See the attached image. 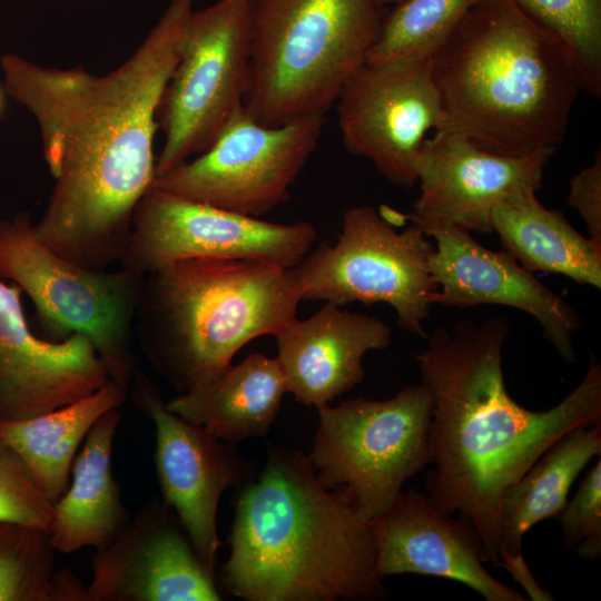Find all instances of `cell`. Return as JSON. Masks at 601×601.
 <instances>
[{"mask_svg":"<svg viewBox=\"0 0 601 601\" xmlns=\"http://www.w3.org/2000/svg\"><path fill=\"white\" fill-rule=\"evenodd\" d=\"M194 2L171 0L136 51L106 75L0 58L6 92L35 117L55 179L35 234L77 265L105 270L125 255L135 210L155 179L157 112Z\"/></svg>","mask_w":601,"mask_h":601,"instance_id":"cell-1","label":"cell"},{"mask_svg":"<svg viewBox=\"0 0 601 601\" xmlns=\"http://www.w3.org/2000/svg\"><path fill=\"white\" fill-rule=\"evenodd\" d=\"M510 324L500 316L443 326L415 354L433 401L426 477L431 501L476 534L484 562L500 559L503 503L520 477L571 430L601 423V364L591 353L580 383L555 406L531 411L509 394L503 346Z\"/></svg>","mask_w":601,"mask_h":601,"instance_id":"cell-2","label":"cell"},{"mask_svg":"<svg viewBox=\"0 0 601 601\" xmlns=\"http://www.w3.org/2000/svg\"><path fill=\"white\" fill-rule=\"evenodd\" d=\"M221 570L247 601H377L368 522L318 480L307 455L269 444L263 470L239 487Z\"/></svg>","mask_w":601,"mask_h":601,"instance_id":"cell-3","label":"cell"},{"mask_svg":"<svg viewBox=\"0 0 601 601\" xmlns=\"http://www.w3.org/2000/svg\"><path fill=\"white\" fill-rule=\"evenodd\" d=\"M443 121L493 152L524 156L564 139L582 90L564 41L519 0H482L431 57Z\"/></svg>","mask_w":601,"mask_h":601,"instance_id":"cell-4","label":"cell"},{"mask_svg":"<svg viewBox=\"0 0 601 601\" xmlns=\"http://www.w3.org/2000/svg\"><path fill=\"white\" fill-rule=\"evenodd\" d=\"M300 302L292 268L180 259L144 275L135 337L150 366L180 394L230 365L250 341L275 336Z\"/></svg>","mask_w":601,"mask_h":601,"instance_id":"cell-5","label":"cell"},{"mask_svg":"<svg viewBox=\"0 0 601 601\" xmlns=\"http://www.w3.org/2000/svg\"><path fill=\"white\" fill-rule=\"evenodd\" d=\"M386 14L380 0H249L245 109L269 127L325 116Z\"/></svg>","mask_w":601,"mask_h":601,"instance_id":"cell-6","label":"cell"},{"mask_svg":"<svg viewBox=\"0 0 601 601\" xmlns=\"http://www.w3.org/2000/svg\"><path fill=\"white\" fill-rule=\"evenodd\" d=\"M145 274L120 267L95 270L46 247L28 211L0 221V279L18 285L58 341L86 337L109 381L128 391L136 367L135 314Z\"/></svg>","mask_w":601,"mask_h":601,"instance_id":"cell-7","label":"cell"},{"mask_svg":"<svg viewBox=\"0 0 601 601\" xmlns=\"http://www.w3.org/2000/svg\"><path fill=\"white\" fill-rule=\"evenodd\" d=\"M317 408L307 457L319 482L366 522L385 512L403 484L433 461V401L423 383L387 400L356 397Z\"/></svg>","mask_w":601,"mask_h":601,"instance_id":"cell-8","label":"cell"},{"mask_svg":"<svg viewBox=\"0 0 601 601\" xmlns=\"http://www.w3.org/2000/svg\"><path fill=\"white\" fill-rule=\"evenodd\" d=\"M400 214L368 205L346 209L335 244L322 242L292 268L302 300L384 303L400 328L427 338L431 295L437 285L428 262L431 237L411 225L398 231Z\"/></svg>","mask_w":601,"mask_h":601,"instance_id":"cell-9","label":"cell"},{"mask_svg":"<svg viewBox=\"0 0 601 601\" xmlns=\"http://www.w3.org/2000/svg\"><path fill=\"white\" fill-rule=\"evenodd\" d=\"M249 62V0H217L191 11L157 112L164 144L155 177L210 146L243 106Z\"/></svg>","mask_w":601,"mask_h":601,"instance_id":"cell-10","label":"cell"},{"mask_svg":"<svg viewBox=\"0 0 601 601\" xmlns=\"http://www.w3.org/2000/svg\"><path fill=\"white\" fill-rule=\"evenodd\" d=\"M325 116L269 127L244 105L210 146L155 177L151 187L235 213L260 217L290 196V187L317 148Z\"/></svg>","mask_w":601,"mask_h":601,"instance_id":"cell-11","label":"cell"},{"mask_svg":"<svg viewBox=\"0 0 601 601\" xmlns=\"http://www.w3.org/2000/svg\"><path fill=\"white\" fill-rule=\"evenodd\" d=\"M317 236L305 220L266 221L150 187L135 210L119 264L141 274L189 258L258 260L289 269Z\"/></svg>","mask_w":601,"mask_h":601,"instance_id":"cell-12","label":"cell"},{"mask_svg":"<svg viewBox=\"0 0 601 601\" xmlns=\"http://www.w3.org/2000/svg\"><path fill=\"white\" fill-rule=\"evenodd\" d=\"M335 104L346 150L370 160L390 183L412 187L425 136L443 121L431 58L365 61Z\"/></svg>","mask_w":601,"mask_h":601,"instance_id":"cell-13","label":"cell"},{"mask_svg":"<svg viewBox=\"0 0 601 601\" xmlns=\"http://www.w3.org/2000/svg\"><path fill=\"white\" fill-rule=\"evenodd\" d=\"M132 402L154 424L155 469L161 497L173 509L196 554L215 575L220 541L217 511L223 493L254 476L234 447L173 413L142 372L132 380Z\"/></svg>","mask_w":601,"mask_h":601,"instance_id":"cell-14","label":"cell"},{"mask_svg":"<svg viewBox=\"0 0 601 601\" xmlns=\"http://www.w3.org/2000/svg\"><path fill=\"white\" fill-rule=\"evenodd\" d=\"M553 152L502 155L456 132L436 130L418 155L420 195L402 217L430 237L445 228L490 234L495 206L515 191H538Z\"/></svg>","mask_w":601,"mask_h":601,"instance_id":"cell-15","label":"cell"},{"mask_svg":"<svg viewBox=\"0 0 601 601\" xmlns=\"http://www.w3.org/2000/svg\"><path fill=\"white\" fill-rule=\"evenodd\" d=\"M89 601H219L211 574L173 509L151 497L91 558Z\"/></svg>","mask_w":601,"mask_h":601,"instance_id":"cell-16","label":"cell"},{"mask_svg":"<svg viewBox=\"0 0 601 601\" xmlns=\"http://www.w3.org/2000/svg\"><path fill=\"white\" fill-rule=\"evenodd\" d=\"M428 262L437 285L432 304L467 308L502 305L532 316L542 336L566 363L575 361L574 335L581 326L578 312L542 284L509 253L477 243L470 231L445 228L435 231Z\"/></svg>","mask_w":601,"mask_h":601,"instance_id":"cell-17","label":"cell"},{"mask_svg":"<svg viewBox=\"0 0 601 601\" xmlns=\"http://www.w3.org/2000/svg\"><path fill=\"white\" fill-rule=\"evenodd\" d=\"M18 285L0 279V421L32 417L78 401L108 381L91 343L43 339L29 327Z\"/></svg>","mask_w":601,"mask_h":601,"instance_id":"cell-18","label":"cell"},{"mask_svg":"<svg viewBox=\"0 0 601 601\" xmlns=\"http://www.w3.org/2000/svg\"><path fill=\"white\" fill-rule=\"evenodd\" d=\"M380 579L414 573L465 584L486 601H526L492 577L474 531L459 516L446 514L426 493L401 492L392 505L368 522Z\"/></svg>","mask_w":601,"mask_h":601,"instance_id":"cell-19","label":"cell"},{"mask_svg":"<svg viewBox=\"0 0 601 601\" xmlns=\"http://www.w3.org/2000/svg\"><path fill=\"white\" fill-rule=\"evenodd\" d=\"M275 338L287 393L321 407L363 382V357L387 348L392 329L375 316L325 302L307 318H293Z\"/></svg>","mask_w":601,"mask_h":601,"instance_id":"cell-20","label":"cell"},{"mask_svg":"<svg viewBox=\"0 0 601 601\" xmlns=\"http://www.w3.org/2000/svg\"><path fill=\"white\" fill-rule=\"evenodd\" d=\"M120 421L121 407L101 415L75 457L69 484L53 503L47 531L56 552L104 548L130 520L112 469L114 442Z\"/></svg>","mask_w":601,"mask_h":601,"instance_id":"cell-21","label":"cell"},{"mask_svg":"<svg viewBox=\"0 0 601 601\" xmlns=\"http://www.w3.org/2000/svg\"><path fill=\"white\" fill-rule=\"evenodd\" d=\"M285 393L277 358L253 353L166 404L181 418L235 445L267 433Z\"/></svg>","mask_w":601,"mask_h":601,"instance_id":"cell-22","label":"cell"},{"mask_svg":"<svg viewBox=\"0 0 601 601\" xmlns=\"http://www.w3.org/2000/svg\"><path fill=\"white\" fill-rule=\"evenodd\" d=\"M492 230L529 272L601 288V244L581 235L562 211L543 206L536 190L522 189L501 200L492 213Z\"/></svg>","mask_w":601,"mask_h":601,"instance_id":"cell-23","label":"cell"},{"mask_svg":"<svg viewBox=\"0 0 601 601\" xmlns=\"http://www.w3.org/2000/svg\"><path fill=\"white\" fill-rule=\"evenodd\" d=\"M126 390L108 381L93 393L56 410L13 421H0V440L23 461L55 503L66 491L72 463L98 418L122 407Z\"/></svg>","mask_w":601,"mask_h":601,"instance_id":"cell-24","label":"cell"},{"mask_svg":"<svg viewBox=\"0 0 601 601\" xmlns=\"http://www.w3.org/2000/svg\"><path fill=\"white\" fill-rule=\"evenodd\" d=\"M600 454L601 423L571 430L536 459L503 503L500 556L522 553L523 538L529 530L543 520L559 516L573 482Z\"/></svg>","mask_w":601,"mask_h":601,"instance_id":"cell-25","label":"cell"},{"mask_svg":"<svg viewBox=\"0 0 601 601\" xmlns=\"http://www.w3.org/2000/svg\"><path fill=\"white\" fill-rule=\"evenodd\" d=\"M482 0H402L386 14L365 61L428 59Z\"/></svg>","mask_w":601,"mask_h":601,"instance_id":"cell-26","label":"cell"},{"mask_svg":"<svg viewBox=\"0 0 601 601\" xmlns=\"http://www.w3.org/2000/svg\"><path fill=\"white\" fill-rule=\"evenodd\" d=\"M55 553L47 531L0 522V601H57Z\"/></svg>","mask_w":601,"mask_h":601,"instance_id":"cell-27","label":"cell"},{"mask_svg":"<svg viewBox=\"0 0 601 601\" xmlns=\"http://www.w3.org/2000/svg\"><path fill=\"white\" fill-rule=\"evenodd\" d=\"M539 23L569 48L582 90L601 97V0H519Z\"/></svg>","mask_w":601,"mask_h":601,"instance_id":"cell-28","label":"cell"},{"mask_svg":"<svg viewBox=\"0 0 601 601\" xmlns=\"http://www.w3.org/2000/svg\"><path fill=\"white\" fill-rule=\"evenodd\" d=\"M52 513L53 502L19 455L0 440V522L48 531Z\"/></svg>","mask_w":601,"mask_h":601,"instance_id":"cell-29","label":"cell"},{"mask_svg":"<svg viewBox=\"0 0 601 601\" xmlns=\"http://www.w3.org/2000/svg\"><path fill=\"white\" fill-rule=\"evenodd\" d=\"M564 544L584 560L601 555V460L588 471L558 516Z\"/></svg>","mask_w":601,"mask_h":601,"instance_id":"cell-30","label":"cell"},{"mask_svg":"<svg viewBox=\"0 0 601 601\" xmlns=\"http://www.w3.org/2000/svg\"><path fill=\"white\" fill-rule=\"evenodd\" d=\"M566 201L582 218L589 237L601 244V150L591 165L572 176Z\"/></svg>","mask_w":601,"mask_h":601,"instance_id":"cell-31","label":"cell"},{"mask_svg":"<svg viewBox=\"0 0 601 601\" xmlns=\"http://www.w3.org/2000/svg\"><path fill=\"white\" fill-rule=\"evenodd\" d=\"M495 566H502L506 569V571L511 572L514 580L524 587L528 595L532 597L533 600H553L551 594L542 590L536 583L523 559L522 553L516 555L502 553Z\"/></svg>","mask_w":601,"mask_h":601,"instance_id":"cell-32","label":"cell"},{"mask_svg":"<svg viewBox=\"0 0 601 601\" xmlns=\"http://www.w3.org/2000/svg\"><path fill=\"white\" fill-rule=\"evenodd\" d=\"M6 89L0 85V117L3 115L6 108Z\"/></svg>","mask_w":601,"mask_h":601,"instance_id":"cell-33","label":"cell"},{"mask_svg":"<svg viewBox=\"0 0 601 601\" xmlns=\"http://www.w3.org/2000/svg\"><path fill=\"white\" fill-rule=\"evenodd\" d=\"M380 1H381V3H382L383 6L387 7V6H391V4H392V6H395V4H397L398 2H401L402 0H380Z\"/></svg>","mask_w":601,"mask_h":601,"instance_id":"cell-34","label":"cell"}]
</instances>
